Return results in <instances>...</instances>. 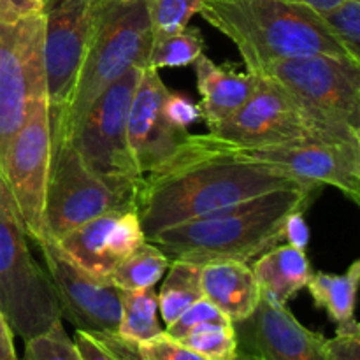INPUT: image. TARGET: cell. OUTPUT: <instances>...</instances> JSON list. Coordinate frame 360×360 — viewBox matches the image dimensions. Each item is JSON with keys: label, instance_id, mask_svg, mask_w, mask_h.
Instances as JSON below:
<instances>
[{"label": "cell", "instance_id": "9", "mask_svg": "<svg viewBox=\"0 0 360 360\" xmlns=\"http://www.w3.org/2000/svg\"><path fill=\"white\" fill-rule=\"evenodd\" d=\"M116 210H136V206L84 164L69 137H51L44 206L49 236L58 241L86 221Z\"/></svg>", "mask_w": 360, "mask_h": 360}, {"label": "cell", "instance_id": "7", "mask_svg": "<svg viewBox=\"0 0 360 360\" xmlns=\"http://www.w3.org/2000/svg\"><path fill=\"white\" fill-rule=\"evenodd\" d=\"M141 72L139 67L127 70L95 98L69 134H62L72 141L84 164L134 206L143 178L130 157L127 116Z\"/></svg>", "mask_w": 360, "mask_h": 360}, {"label": "cell", "instance_id": "14", "mask_svg": "<svg viewBox=\"0 0 360 360\" xmlns=\"http://www.w3.org/2000/svg\"><path fill=\"white\" fill-rule=\"evenodd\" d=\"M169 88L157 69L144 67L127 116V143L141 178L157 169L188 132H179L164 115Z\"/></svg>", "mask_w": 360, "mask_h": 360}, {"label": "cell", "instance_id": "17", "mask_svg": "<svg viewBox=\"0 0 360 360\" xmlns=\"http://www.w3.org/2000/svg\"><path fill=\"white\" fill-rule=\"evenodd\" d=\"M42 30V11L18 25H7L0 18V178H4L7 148L25 116L28 51Z\"/></svg>", "mask_w": 360, "mask_h": 360}, {"label": "cell", "instance_id": "27", "mask_svg": "<svg viewBox=\"0 0 360 360\" xmlns=\"http://www.w3.org/2000/svg\"><path fill=\"white\" fill-rule=\"evenodd\" d=\"M204 2L206 0H144L151 37L160 39L185 30Z\"/></svg>", "mask_w": 360, "mask_h": 360}, {"label": "cell", "instance_id": "37", "mask_svg": "<svg viewBox=\"0 0 360 360\" xmlns=\"http://www.w3.org/2000/svg\"><path fill=\"white\" fill-rule=\"evenodd\" d=\"M13 336V330L0 309V360H20L16 355V348H14Z\"/></svg>", "mask_w": 360, "mask_h": 360}, {"label": "cell", "instance_id": "10", "mask_svg": "<svg viewBox=\"0 0 360 360\" xmlns=\"http://www.w3.org/2000/svg\"><path fill=\"white\" fill-rule=\"evenodd\" d=\"M229 144V143H227ZM229 151L241 160L257 162L308 185H330L360 202V136H313L290 143Z\"/></svg>", "mask_w": 360, "mask_h": 360}, {"label": "cell", "instance_id": "29", "mask_svg": "<svg viewBox=\"0 0 360 360\" xmlns=\"http://www.w3.org/2000/svg\"><path fill=\"white\" fill-rule=\"evenodd\" d=\"M21 360H83L74 341L67 336L63 320L51 329L32 340L25 341V354Z\"/></svg>", "mask_w": 360, "mask_h": 360}, {"label": "cell", "instance_id": "16", "mask_svg": "<svg viewBox=\"0 0 360 360\" xmlns=\"http://www.w3.org/2000/svg\"><path fill=\"white\" fill-rule=\"evenodd\" d=\"M234 329L238 350L259 360H327L326 338L306 329L287 306L260 299L255 311Z\"/></svg>", "mask_w": 360, "mask_h": 360}, {"label": "cell", "instance_id": "13", "mask_svg": "<svg viewBox=\"0 0 360 360\" xmlns=\"http://www.w3.org/2000/svg\"><path fill=\"white\" fill-rule=\"evenodd\" d=\"M37 246L44 257L62 320L84 333L118 334L123 290L77 266L53 238L37 243Z\"/></svg>", "mask_w": 360, "mask_h": 360}, {"label": "cell", "instance_id": "21", "mask_svg": "<svg viewBox=\"0 0 360 360\" xmlns=\"http://www.w3.org/2000/svg\"><path fill=\"white\" fill-rule=\"evenodd\" d=\"M359 281L360 260H354L343 274L313 273L306 287L319 308L326 309L336 323H343L354 319Z\"/></svg>", "mask_w": 360, "mask_h": 360}, {"label": "cell", "instance_id": "36", "mask_svg": "<svg viewBox=\"0 0 360 360\" xmlns=\"http://www.w3.org/2000/svg\"><path fill=\"white\" fill-rule=\"evenodd\" d=\"M41 11L42 7L32 0H0V18L7 25H18Z\"/></svg>", "mask_w": 360, "mask_h": 360}, {"label": "cell", "instance_id": "35", "mask_svg": "<svg viewBox=\"0 0 360 360\" xmlns=\"http://www.w3.org/2000/svg\"><path fill=\"white\" fill-rule=\"evenodd\" d=\"M309 236H311V232H309L308 224L304 220V211H294L285 218L283 241H287V245L306 252L309 245Z\"/></svg>", "mask_w": 360, "mask_h": 360}, {"label": "cell", "instance_id": "2", "mask_svg": "<svg viewBox=\"0 0 360 360\" xmlns=\"http://www.w3.org/2000/svg\"><path fill=\"white\" fill-rule=\"evenodd\" d=\"M320 186L274 190L195 220L162 229L148 241L171 260L252 262L283 241L285 218L304 211Z\"/></svg>", "mask_w": 360, "mask_h": 360}, {"label": "cell", "instance_id": "34", "mask_svg": "<svg viewBox=\"0 0 360 360\" xmlns=\"http://www.w3.org/2000/svg\"><path fill=\"white\" fill-rule=\"evenodd\" d=\"M72 341L83 360H120L118 354L104 334L76 329Z\"/></svg>", "mask_w": 360, "mask_h": 360}, {"label": "cell", "instance_id": "26", "mask_svg": "<svg viewBox=\"0 0 360 360\" xmlns=\"http://www.w3.org/2000/svg\"><path fill=\"white\" fill-rule=\"evenodd\" d=\"M178 341L207 360H232L238 354L234 323H202Z\"/></svg>", "mask_w": 360, "mask_h": 360}, {"label": "cell", "instance_id": "20", "mask_svg": "<svg viewBox=\"0 0 360 360\" xmlns=\"http://www.w3.org/2000/svg\"><path fill=\"white\" fill-rule=\"evenodd\" d=\"M262 299L271 304L287 306V302L308 285L313 269L304 250L290 245H278L267 250L252 267Z\"/></svg>", "mask_w": 360, "mask_h": 360}, {"label": "cell", "instance_id": "28", "mask_svg": "<svg viewBox=\"0 0 360 360\" xmlns=\"http://www.w3.org/2000/svg\"><path fill=\"white\" fill-rule=\"evenodd\" d=\"M316 13L352 58L360 62V0H341L338 6Z\"/></svg>", "mask_w": 360, "mask_h": 360}, {"label": "cell", "instance_id": "11", "mask_svg": "<svg viewBox=\"0 0 360 360\" xmlns=\"http://www.w3.org/2000/svg\"><path fill=\"white\" fill-rule=\"evenodd\" d=\"M97 0H46L42 6V65L49 123H56L72 101L90 48Z\"/></svg>", "mask_w": 360, "mask_h": 360}, {"label": "cell", "instance_id": "38", "mask_svg": "<svg viewBox=\"0 0 360 360\" xmlns=\"http://www.w3.org/2000/svg\"><path fill=\"white\" fill-rule=\"evenodd\" d=\"M104 336L108 338L111 347L115 348L120 360H143L139 355V350H137V343L125 340L120 334H104Z\"/></svg>", "mask_w": 360, "mask_h": 360}, {"label": "cell", "instance_id": "39", "mask_svg": "<svg viewBox=\"0 0 360 360\" xmlns=\"http://www.w3.org/2000/svg\"><path fill=\"white\" fill-rule=\"evenodd\" d=\"M288 2L304 4V6L313 7V9H316V11H323V9H330V7L338 6L341 0H288Z\"/></svg>", "mask_w": 360, "mask_h": 360}, {"label": "cell", "instance_id": "30", "mask_svg": "<svg viewBox=\"0 0 360 360\" xmlns=\"http://www.w3.org/2000/svg\"><path fill=\"white\" fill-rule=\"evenodd\" d=\"M202 323H232L213 302L207 301L206 297H200L199 301L193 302L192 306L185 309L171 326H167L164 329V333L167 336L174 338V340H181L185 334H188L190 330L195 329V327L202 326Z\"/></svg>", "mask_w": 360, "mask_h": 360}, {"label": "cell", "instance_id": "22", "mask_svg": "<svg viewBox=\"0 0 360 360\" xmlns=\"http://www.w3.org/2000/svg\"><path fill=\"white\" fill-rule=\"evenodd\" d=\"M169 273L157 292L158 313L165 327L171 326L188 306L199 301L202 295L200 288V266L188 260H171Z\"/></svg>", "mask_w": 360, "mask_h": 360}, {"label": "cell", "instance_id": "15", "mask_svg": "<svg viewBox=\"0 0 360 360\" xmlns=\"http://www.w3.org/2000/svg\"><path fill=\"white\" fill-rule=\"evenodd\" d=\"M144 243L136 210L108 211L58 239L60 248L77 266L104 280Z\"/></svg>", "mask_w": 360, "mask_h": 360}, {"label": "cell", "instance_id": "6", "mask_svg": "<svg viewBox=\"0 0 360 360\" xmlns=\"http://www.w3.org/2000/svg\"><path fill=\"white\" fill-rule=\"evenodd\" d=\"M0 309L13 334L23 341L51 329L62 320L58 299L28 248V234L20 220L6 181L0 178Z\"/></svg>", "mask_w": 360, "mask_h": 360}, {"label": "cell", "instance_id": "4", "mask_svg": "<svg viewBox=\"0 0 360 360\" xmlns=\"http://www.w3.org/2000/svg\"><path fill=\"white\" fill-rule=\"evenodd\" d=\"M151 41L144 0H97L94 35L72 101L62 118L51 123V137L69 134L95 98L127 70L144 69Z\"/></svg>", "mask_w": 360, "mask_h": 360}, {"label": "cell", "instance_id": "32", "mask_svg": "<svg viewBox=\"0 0 360 360\" xmlns=\"http://www.w3.org/2000/svg\"><path fill=\"white\" fill-rule=\"evenodd\" d=\"M327 360H360V329L355 316L338 323L336 336L326 340Z\"/></svg>", "mask_w": 360, "mask_h": 360}, {"label": "cell", "instance_id": "24", "mask_svg": "<svg viewBox=\"0 0 360 360\" xmlns=\"http://www.w3.org/2000/svg\"><path fill=\"white\" fill-rule=\"evenodd\" d=\"M164 333L158 322L157 292L151 288L136 292H123L122 320L118 334L132 343H144Z\"/></svg>", "mask_w": 360, "mask_h": 360}, {"label": "cell", "instance_id": "5", "mask_svg": "<svg viewBox=\"0 0 360 360\" xmlns=\"http://www.w3.org/2000/svg\"><path fill=\"white\" fill-rule=\"evenodd\" d=\"M51 165V123L42 65V35L27 58V104L20 129L6 155L4 181L16 206L28 239L37 245L51 238L46 227L44 206Z\"/></svg>", "mask_w": 360, "mask_h": 360}, {"label": "cell", "instance_id": "19", "mask_svg": "<svg viewBox=\"0 0 360 360\" xmlns=\"http://www.w3.org/2000/svg\"><path fill=\"white\" fill-rule=\"evenodd\" d=\"M202 295L232 323L248 319L262 299L253 269L238 260H220L200 266Z\"/></svg>", "mask_w": 360, "mask_h": 360}, {"label": "cell", "instance_id": "41", "mask_svg": "<svg viewBox=\"0 0 360 360\" xmlns=\"http://www.w3.org/2000/svg\"><path fill=\"white\" fill-rule=\"evenodd\" d=\"M32 2H35V4H37L39 7H42V6H44V2H46V0H32Z\"/></svg>", "mask_w": 360, "mask_h": 360}, {"label": "cell", "instance_id": "1", "mask_svg": "<svg viewBox=\"0 0 360 360\" xmlns=\"http://www.w3.org/2000/svg\"><path fill=\"white\" fill-rule=\"evenodd\" d=\"M319 186L285 172L241 160L213 134L190 136L146 174L137 190L136 207L146 241L162 229L206 217L274 190Z\"/></svg>", "mask_w": 360, "mask_h": 360}, {"label": "cell", "instance_id": "8", "mask_svg": "<svg viewBox=\"0 0 360 360\" xmlns=\"http://www.w3.org/2000/svg\"><path fill=\"white\" fill-rule=\"evenodd\" d=\"M253 74L278 84L322 125L360 132V62L319 53L280 60Z\"/></svg>", "mask_w": 360, "mask_h": 360}, {"label": "cell", "instance_id": "18", "mask_svg": "<svg viewBox=\"0 0 360 360\" xmlns=\"http://www.w3.org/2000/svg\"><path fill=\"white\" fill-rule=\"evenodd\" d=\"M193 67L200 94V118L213 132L248 101L255 90L257 74L248 70L238 72L231 67L218 65L206 55H200Z\"/></svg>", "mask_w": 360, "mask_h": 360}, {"label": "cell", "instance_id": "33", "mask_svg": "<svg viewBox=\"0 0 360 360\" xmlns=\"http://www.w3.org/2000/svg\"><path fill=\"white\" fill-rule=\"evenodd\" d=\"M164 115L167 122L179 132H188L190 127L200 118L199 104H193L183 95L169 91L164 102Z\"/></svg>", "mask_w": 360, "mask_h": 360}, {"label": "cell", "instance_id": "31", "mask_svg": "<svg viewBox=\"0 0 360 360\" xmlns=\"http://www.w3.org/2000/svg\"><path fill=\"white\" fill-rule=\"evenodd\" d=\"M137 350L143 360H207L165 333L153 340L139 343Z\"/></svg>", "mask_w": 360, "mask_h": 360}, {"label": "cell", "instance_id": "25", "mask_svg": "<svg viewBox=\"0 0 360 360\" xmlns=\"http://www.w3.org/2000/svg\"><path fill=\"white\" fill-rule=\"evenodd\" d=\"M204 55V39L199 28L186 27L178 34L153 39L148 53L146 67L150 69H174L188 67Z\"/></svg>", "mask_w": 360, "mask_h": 360}, {"label": "cell", "instance_id": "40", "mask_svg": "<svg viewBox=\"0 0 360 360\" xmlns=\"http://www.w3.org/2000/svg\"><path fill=\"white\" fill-rule=\"evenodd\" d=\"M232 360H259V359H255V357H253V355L246 354V352L238 350V354H236V357L232 359Z\"/></svg>", "mask_w": 360, "mask_h": 360}, {"label": "cell", "instance_id": "3", "mask_svg": "<svg viewBox=\"0 0 360 360\" xmlns=\"http://www.w3.org/2000/svg\"><path fill=\"white\" fill-rule=\"evenodd\" d=\"M199 14L234 42L248 72H259L285 58L319 53L352 58L323 25L316 9L304 4L288 0H206Z\"/></svg>", "mask_w": 360, "mask_h": 360}, {"label": "cell", "instance_id": "23", "mask_svg": "<svg viewBox=\"0 0 360 360\" xmlns=\"http://www.w3.org/2000/svg\"><path fill=\"white\" fill-rule=\"evenodd\" d=\"M171 259L153 243L146 241L127 257L108 280L123 292H136L151 288L164 278Z\"/></svg>", "mask_w": 360, "mask_h": 360}, {"label": "cell", "instance_id": "12", "mask_svg": "<svg viewBox=\"0 0 360 360\" xmlns=\"http://www.w3.org/2000/svg\"><path fill=\"white\" fill-rule=\"evenodd\" d=\"M210 134L236 148L271 146L313 136H360L319 123L278 84L259 74L248 101Z\"/></svg>", "mask_w": 360, "mask_h": 360}]
</instances>
